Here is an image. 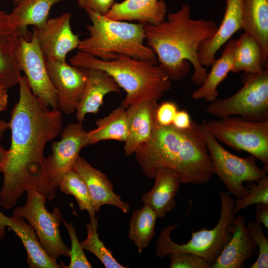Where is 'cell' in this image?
Masks as SVG:
<instances>
[{"mask_svg":"<svg viewBox=\"0 0 268 268\" xmlns=\"http://www.w3.org/2000/svg\"><path fill=\"white\" fill-rule=\"evenodd\" d=\"M71 17L70 13L65 12L34 27L33 33L46 60L65 62L67 54L78 48L80 39L72 32Z\"/></svg>","mask_w":268,"mask_h":268,"instance_id":"cell-12","label":"cell"},{"mask_svg":"<svg viewBox=\"0 0 268 268\" xmlns=\"http://www.w3.org/2000/svg\"><path fill=\"white\" fill-rule=\"evenodd\" d=\"M16 59L32 93L49 108L58 109L57 92L49 75L46 60L33 33L29 37H19Z\"/></svg>","mask_w":268,"mask_h":268,"instance_id":"cell-10","label":"cell"},{"mask_svg":"<svg viewBox=\"0 0 268 268\" xmlns=\"http://www.w3.org/2000/svg\"><path fill=\"white\" fill-rule=\"evenodd\" d=\"M243 86L233 95L216 98L206 111L219 119L237 116L252 121L268 120V69L244 73Z\"/></svg>","mask_w":268,"mask_h":268,"instance_id":"cell-6","label":"cell"},{"mask_svg":"<svg viewBox=\"0 0 268 268\" xmlns=\"http://www.w3.org/2000/svg\"><path fill=\"white\" fill-rule=\"evenodd\" d=\"M167 7L163 0H124L115 2L106 17L116 20L156 24L164 20Z\"/></svg>","mask_w":268,"mask_h":268,"instance_id":"cell-22","label":"cell"},{"mask_svg":"<svg viewBox=\"0 0 268 268\" xmlns=\"http://www.w3.org/2000/svg\"><path fill=\"white\" fill-rule=\"evenodd\" d=\"M152 189L141 196L144 205L151 207L157 218L162 219L176 206V196L182 184L177 175L166 168H159L155 173Z\"/></svg>","mask_w":268,"mask_h":268,"instance_id":"cell-21","label":"cell"},{"mask_svg":"<svg viewBox=\"0 0 268 268\" xmlns=\"http://www.w3.org/2000/svg\"><path fill=\"white\" fill-rule=\"evenodd\" d=\"M157 218L155 212L146 205L133 212L129 237L137 247L139 253L148 246L154 236Z\"/></svg>","mask_w":268,"mask_h":268,"instance_id":"cell-28","label":"cell"},{"mask_svg":"<svg viewBox=\"0 0 268 268\" xmlns=\"http://www.w3.org/2000/svg\"><path fill=\"white\" fill-rule=\"evenodd\" d=\"M15 5L19 4L22 0H12Z\"/></svg>","mask_w":268,"mask_h":268,"instance_id":"cell-42","label":"cell"},{"mask_svg":"<svg viewBox=\"0 0 268 268\" xmlns=\"http://www.w3.org/2000/svg\"><path fill=\"white\" fill-rule=\"evenodd\" d=\"M26 203L16 207L13 216L23 217L34 229L40 243L53 259L57 260L60 256L68 257L69 248L63 241L60 231L62 214L55 206L52 212L46 208L47 199L33 186L27 188Z\"/></svg>","mask_w":268,"mask_h":268,"instance_id":"cell-9","label":"cell"},{"mask_svg":"<svg viewBox=\"0 0 268 268\" xmlns=\"http://www.w3.org/2000/svg\"><path fill=\"white\" fill-rule=\"evenodd\" d=\"M121 88L106 72L87 68L86 80L81 97L76 106V118L82 123L87 114H97L107 94L118 93Z\"/></svg>","mask_w":268,"mask_h":268,"instance_id":"cell-20","label":"cell"},{"mask_svg":"<svg viewBox=\"0 0 268 268\" xmlns=\"http://www.w3.org/2000/svg\"><path fill=\"white\" fill-rule=\"evenodd\" d=\"M256 221L268 228V204H257L255 207Z\"/></svg>","mask_w":268,"mask_h":268,"instance_id":"cell-38","label":"cell"},{"mask_svg":"<svg viewBox=\"0 0 268 268\" xmlns=\"http://www.w3.org/2000/svg\"><path fill=\"white\" fill-rule=\"evenodd\" d=\"M219 197L220 214L214 228H204L193 231L189 241L179 244L174 242L170 236L171 232L178 224L168 226L161 231L157 239L156 256L163 259L171 253H189L201 257L212 265L231 238V225L235 217L234 200L230 194L221 190Z\"/></svg>","mask_w":268,"mask_h":268,"instance_id":"cell-5","label":"cell"},{"mask_svg":"<svg viewBox=\"0 0 268 268\" xmlns=\"http://www.w3.org/2000/svg\"><path fill=\"white\" fill-rule=\"evenodd\" d=\"M5 227L11 229L21 240L26 251V262L30 268H61L57 260L44 250L34 229L24 218L8 217L0 211V239L4 237Z\"/></svg>","mask_w":268,"mask_h":268,"instance_id":"cell-17","label":"cell"},{"mask_svg":"<svg viewBox=\"0 0 268 268\" xmlns=\"http://www.w3.org/2000/svg\"><path fill=\"white\" fill-rule=\"evenodd\" d=\"M61 139L52 144V154L45 159V168L51 186L59 187L63 175L72 169L81 149L88 145V132L81 123H71L61 133Z\"/></svg>","mask_w":268,"mask_h":268,"instance_id":"cell-11","label":"cell"},{"mask_svg":"<svg viewBox=\"0 0 268 268\" xmlns=\"http://www.w3.org/2000/svg\"><path fill=\"white\" fill-rule=\"evenodd\" d=\"M71 65L103 70L110 75L126 92L121 107L142 100L161 99L171 86V81L157 62L120 56L112 61H103L78 51L70 60Z\"/></svg>","mask_w":268,"mask_h":268,"instance_id":"cell-3","label":"cell"},{"mask_svg":"<svg viewBox=\"0 0 268 268\" xmlns=\"http://www.w3.org/2000/svg\"><path fill=\"white\" fill-rule=\"evenodd\" d=\"M7 152V150L4 149L0 144V172H2Z\"/></svg>","mask_w":268,"mask_h":268,"instance_id":"cell-40","label":"cell"},{"mask_svg":"<svg viewBox=\"0 0 268 268\" xmlns=\"http://www.w3.org/2000/svg\"><path fill=\"white\" fill-rule=\"evenodd\" d=\"M87 14L91 21L85 26L89 36L80 40L78 51L103 61L125 56L157 62L154 52L144 43L143 24L114 20L93 12Z\"/></svg>","mask_w":268,"mask_h":268,"instance_id":"cell-4","label":"cell"},{"mask_svg":"<svg viewBox=\"0 0 268 268\" xmlns=\"http://www.w3.org/2000/svg\"><path fill=\"white\" fill-rule=\"evenodd\" d=\"M249 235L255 242L258 248V256L250 268H268V240L263 231L261 224L250 221L246 225Z\"/></svg>","mask_w":268,"mask_h":268,"instance_id":"cell-32","label":"cell"},{"mask_svg":"<svg viewBox=\"0 0 268 268\" xmlns=\"http://www.w3.org/2000/svg\"><path fill=\"white\" fill-rule=\"evenodd\" d=\"M72 169L85 182L95 212H98L105 204L116 206L124 213L130 210V205L114 193L113 186L107 175L91 166L84 158L79 155Z\"/></svg>","mask_w":268,"mask_h":268,"instance_id":"cell-16","label":"cell"},{"mask_svg":"<svg viewBox=\"0 0 268 268\" xmlns=\"http://www.w3.org/2000/svg\"><path fill=\"white\" fill-rule=\"evenodd\" d=\"M226 7L223 19L214 34L202 41L198 48L201 65L209 67L217 51L243 26L244 0H224Z\"/></svg>","mask_w":268,"mask_h":268,"instance_id":"cell-14","label":"cell"},{"mask_svg":"<svg viewBox=\"0 0 268 268\" xmlns=\"http://www.w3.org/2000/svg\"><path fill=\"white\" fill-rule=\"evenodd\" d=\"M170 268H211V264L201 257L189 253H171L168 255Z\"/></svg>","mask_w":268,"mask_h":268,"instance_id":"cell-34","label":"cell"},{"mask_svg":"<svg viewBox=\"0 0 268 268\" xmlns=\"http://www.w3.org/2000/svg\"><path fill=\"white\" fill-rule=\"evenodd\" d=\"M7 90L0 87V112L4 111L8 105Z\"/></svg>","mask_w":268,"mask_h":268,"instance_id":"cell-39","label":"cell"},{"mask_svg":"<svg viewBox=\"0 0 268 268\" xmlns=\"http://www.w3.org/2000/svg\"><path fill=\"white\" fill-rule=\"evenodd\" d=\"M243 11L242 29L259 44L264 66L268 68V0H244Z\"/></svg>","mask_w":268,"mask_h":268,"instance_id":"cell-23","label":"cell"},{"mask_svg":"<svg viewBox=\"0 0 268 268\" xmlns=\"http://www.w3.org/2000/svg\"><path fill=\"white\" fill-rule=\"evenodd\" d=\"M257 182L258 184L253 185L246 195L234 200L233 212L235 214L253 204H268V175Z\"/></svg>","mask_w":268,"mask_h":268,"instance_id":"cell-31","label":"cell"},{"mask_svg":"<svg viewBox=\"0 0 268 268\" xmlns=\"http://www.w3.org/2000/svg\"><path fill=\"white\" fill-rule=\"evenodd\" d=\"M60 190L73 196L81 211L86 210L89 213L91 224L98 223L91 201L88 188L81 177L73 169L66 173L63 176L59 187Z\"/></svg>","mask_w":268,"mask_h":268,"instance_id":"cell-29","label":"cell"},{"mask_svg":"<svg viewBox=\"0 0 268 268\" xmlns=\"http://www.w3.org/2000/svg\"><path fill=\"white\" fill-rule=\"evenodd\" d=\"M19 98L11 113V132L2 173L0 205L13 208L30 186L36 188L48 200L56 197L46 168L44 150L49 141L56 138L63 129L59 109H50L32 92L25 76H21Z\"/></svg>","mask_w":268,"mask_h":268,"instance_id":"cell-1","label":"cell"},{"mask_svg":"<svg viewBox=\"0 0 268 268\" xmlns=\"http://www.w3.org/2000/svg\"><path fill=\"white\" fill-rule=\"evenodd\" d=\"M98 223L86 224L87 232V238L81 242L83 250H86L94 254L106 268H126L118 262L113 257L111 251L104 245L99 238L97 233Z\"/></svg>","mask_w":268,"mask_h":268,"instance_id":"cell-30","label":"cell"},{"mask_svg":"<svg viewBox=\"0 0 268 268\" xmlns=\"http://www.w3.org/2000/svg\"><path fill=\"white\" fill-rule=\"evenodd\" d=\"M64 0H22L9 14L10 18L21 36L28 37L27 27H40L48 19L52 7Z\"/></svg>","mask_w":268,"mask_h":268,"instance_id":"cell-25","label":"cell"},{"mask_svg":"<svg viewBox=\"0 0 268 268\" xmlns=\"http://www.w3.org/2000/svg\"><path fill=\"white\" fill-rule=\"evenodd\" d=\"M244 216L234 217L231 236L211 268H242L258 254V248L248 234Z\"/></svg>","mask_w":268,"mask_h":268,"instance_id":"cell-18","label":"cell"},{"mask_svg":"<svg viewBox=\"0 0 268 268\" xmlns=\"http://www.w3.org/2000/svg\"><path fill=\"white\" fill-rule=\"evenodd\" d=\"M192 121L193 120L187 111L178 110L175 115L172 125L179 130H186L191 127Z\"/></svg>","mask_w":268,"mask_h":268,"instance_id":"cell-37","label":"cell"},{"mask_svg":"<svg viewBox=\"0 0 268 268\" xmlns=\"http://www.w3.org/2000/svg\"><path fill=\"white\" fill-rule=\"evenodd\" d=\"M157 101H140L126 109L128 136L124 147L126 155L134 153L140 145L148 141L153 135L158 126L156 120Z\"/></svg>","mask_w":268,"mask_h":268,"instance_id":"cell-15","label":"cell"},{"mask_svg":"<svg viewBox=\"0 0 268 268\" xmlns=\"http://www.w3.org/2000/svg\"><path fill=\"white\" fill-rule=\"evenodd\" d=\"M71 240V248L69 250L68 257L70 263L68 266H65L62 261L60 265L65 268H91L92 266L87 260L83 249L79 242L75 231V227L72 223H68L65 220L62 219Z\"/></svg>","mask_w":268,"mask_h":268,"instance_id":"cell-33","label":"cell"},{"mask_svg":"<svg viewBox=\"0 0 268 268\" xmlns=\"http://www.w3.org/2000/svg\"><path fill=\"white\" fill-rule=\"evenodd\" d=\"M96 128L88 132V145L105 140L125 142L128 136L126 109L120 106L107 116L98 119Z\"/></svg>","mask_w":268,"mask_h":268,"instance_id":"cell-26","label":"cell"},{"mask_svg":"<svg viewBox=\"0 0 268 268\" xmlns=\"http://www.w3.org/2000/svg\"><path fill=\"white\" fill-rule=\"evenodd\" d=\"M115 3V0H78V6L87 13L93 12L105 16Z\"/></svg>","mask_w":268,"mask_h":268,"instance_id":"cell-36","label":"cell"},{"mask_svg":"<svg viewBox=\"0 0 268 268\" xmlns=\"http://www.w3.org/2000/svg\"><path fill=\"white\" fill-rule=\"evenodd\" d=\"M204 122L218 141L268 165V120L252 121L232 116Z\"/></svg>","mask_w":268,"mask_h":268,"instance_id":"cell-8","label":"cell"},{"mask_svg":"<svg viewBox=\"0 0 268 268\" xmlns=\"http://www.w3.org/2000/svg\"><path fill=\"white\" fill-rule=\"evenodd\" d=\"M145 41L157 57L159 66L172 81L185 78L194 68L192 82L201 85L207 73L198 59V48L217 29L212 20L193 19L191 6L183 4L175 12L169 13L156 24H144Z\"/></svg>","mask_w":268,"mask_h":268,"instance_id":"cell-2","label":"cell"},{"mask_svg":"<svg viewBox=\"0 0 268 268\" xmlns=\"http://www.w3.org/2000/svg\"><path fill=\"white\" fill-rule=\"evenodd\" d=\"M51 81L57 94L58 109L67 115L75 112L85 86L87 68L66 61H47Z\"/></svg>","mask_w":268,"mask_h":268,"instance_id":"cell-13","label":"cell"},{"mask_svg":"<svg viewBox=\"0 0 268 268\" xmlns=\"http://www.w3.org/2000/svg\"><path fill=\"white\" fill-rule=\"evenodd\" d=\"M264 68L259 44L252 36L243 33L236 42L232 72L236 73L243 71L246 74L259 73Z\"/></svg>","mask_w":268,"mask_h":268,"instance_id":"cell-27","label":"cell"},{"mask_svg":"<svg viewBox=\"0 0 268 268\" xmlns=\"http://www.w3.org/2000/svg\"><path fill=\"white\" fill-rule=\"evenodd\" d=\"M20 36L9 14L0 10V87L7 90L18 84L21 76L16 59Z\"/></svg>","mask_w":268,"mask_h":268,"instance_id":"cell-19","label":"cell"},{"mask_svg":"<svg viewBox=\"0 0 268 268\" xmlns=\"http://www.w3.org/2000/svg\"><path fill=\"white\" fill-rule=\"evenodd\" d=\"M8 129H9V123L0 120V140L4 133Z\"/></svg>","mask_w":268,"mask_h":268,"instance_id":"cell-41","label":"cell"},{"mask_svg":"<svg viewBox=\"0 0 268 268\" xmlns=\"http://www.w3.org/2000/svg\"><path fill=\"white\" fill-rule=\"evenodd\" d=\"M178 111L176 104L171 101H165L158 104L156 111V120L160 126H168L172 124Z\"/></svg>","mask_w":268,"mask_h":268,"instance_id":"cell-35","label":"cell"},{"mask_svg":"<svg viewBox=\"0 0 268 268\" xmlns=\"http://www.w3.org/2000/svg\"><path fill=\"white\" fill-rule=\"evenodd\" d=\"M236 42L235 39L229 40L221 56L214 60L204 81L193 92L192 97L194 99H204L211 102L217 98V87L227 77L229 72L232 71Z\"/></svg>","mask_w":268,"mask_h":268,"instance_id":"cell-24","label":"cell"},{"mask_svg":"<svg viewBox=\"0 0 268 268\" xmlns=\"http://www.w3.org/2000/svg\"><path fill=\"white\" fill-rule=\"evenodd\" d=\"M201 125L213 173L224 183L229 194L237 198L243 197L249 192L243 183L257 182L267 175L268 165L261 168L257 165V159L254 156L241 157L229 152L209 132L204 121Z\"/></svg>","mask_w":268,"mask_h":268,"instance_id":"cell-7","label":"cell"}]
</instances>
